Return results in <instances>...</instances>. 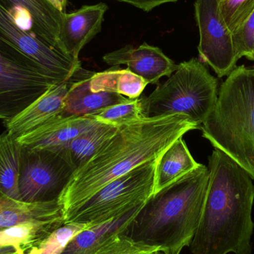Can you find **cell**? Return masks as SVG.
Segmentation results:
<instances>
[{
  "label": "cell",
  "mask_w": 254,
  "mask_h": 254,
  "mask_svg": "<svg viewBox=\"0 0 254 254\" xmlns=\"http://www.w3.org/2000/svg\"><path fill=\"white\" fill-rule=\"evenodd\" d=\"M148 84L144 79L128 68L93 73L90 78L91 89L94 92H113L128 99L140 98Z\"/></svg>",
  "instance_id": "20"
},
{
  "label": "cell",
  "mask_w": 254,
  "mask_h": 254,
  "mask_svg": "<svg viewBox=\"0 0 254 254\" xmlns=\"http://www.w3.org/2000/svg\"><path fill=\"white\" fill-rule=\"evenodd\" d=\"M200 128L215 149L228 155L254 180V67L240 65L227 76Z\"/></svg>",
  "instance_id": "4"
},
{
  "label": "cell",
  "mask_w": 254,
  "mask_h": 254,
  "mask_svg": "<svg viewBox=\"0 0 254 254\" xmlns=\"http://www.w3.org/2000/svg\"><path fill=\"white\" fill-rule=\"evenodd\" d=\"M98 123L86 116L59 115L16 140L24 147L31 149L64 146Z\"/></svg>",
  "instance_id": "15"
},
{
  "label": "cell",
  "mask_w": 254,
  "mask_h": 254,
  "mask_svg": "<svg viewBox=\"0 0 254 254\" xmlns=\"http://www.w3.org/2000/svg\"><path fill=\"white\" fill-rule=\"evenodd\" d=\"M143 204L113 220L83 230L68 242L61 254H93L116 236L124 234Z\"/></svg>",
  "instance_id": "17"
},
{
  "label": "cell",
  "mask_w": 254,
  "mask_h": 254,
  "mask_svg": "<svg viewBox=\"0 0 254 254\" xmlns=\"http://www.w3.org/2000/svg\"><path fill=\"white\" fill-rule=\"evenodd\" d=\"M0 254H19L17 251L12 246L0 248Z\"/></svg>",
  "instance_id": "31"
},
{
  "label": "cell",
  "mask_w": 254,
  "mask_h": 254,
  "mask_svg": "<svg viewBox=\"0 0 254 254\" xmlns=\"http://www.w3.org/2000/svg\"><path fill=\"white\" fill-rule=\"evenodd\" d=\"M194 7L199 31L200 61L211 67L218 77L229 75L239 59L232 33L221 16L219 0H195Z\"/></svg>",
  "instance_id": "9"
},
{
  "label": "cell",
  "mask_w": 254,
  "mask_h": 254,
  "mask_svg": "<svg viewBox=\"0 0 254 254\" xmlns=\"http://www.w3.org/2000/svg\"><path fill=\"white\" fill-rule=\"evenodd\" d=\"M204 164L152 194L124 234L137 243L170 254L190 246L204 208L209 184Z\"/></svg>",
  "instance_id": "3"
},
{
  "label": "cell",
  "mask_w": 254,
  "mask_h": 254,
  "mask_svg": "<svg viewBox=\"0 0 254 254\" xmlns=\"http://www.w3.org/2000/svg\"><path fill=\"white\" fill-rule=\"evenodd\" d=\"M156 249H158L137 243L122 234L107 242L92 254H149Z\"/></svg>",
  "instance_id": "27"
},
{
  "label": "cell",
  "mask_w": 254,
  "mask_h": 254,
  "mask_svg": "<svg viewBox=\"0 0 254 254\" xmlns=\"http://www.w3.org/2000/svg\"><path fill=\"white\" fill-rule=\"evenodd\" d=\"M58 83L33 60L0 40V119H13Z\"/></svg>",
  "instance_id": "7"
},
{
  "label": "cell",
  "mask_w": 254,
  "mask_h": 254,
  "mask_svg": "<svg viewBox=\"0 0 254 254\" xmlns=\"http://www.w3.org/2000/svg\"><path fill=\"white\" fill-rule=\"evenodd\" d=\"M64 219L58 201L26 203L13 199L0 191V231L25 222Z\"/></svg>",
  "instance_id": "18"
},
{
  "label": "cell",
  "mask_w": 254,
  "mask_h": 254,
  "mask_svg": "<svg viewBox=\"0 0 254 254\" xmlns=\"http://www.w3.org/2000/svg\"><path fill=\"white\" fill-rule=\"evenodd\" d=\"M209 184L192 254H252L253 179L222 151L208 157Z\"/></svg>",
  "instance_id": "2"
},
{
  "label": "cell",
  "mask_w": 254,
  "mask_h": 254,
  "mask_svg": "<svg viewBox=\"0 0 254 254\" xmlns=\"http://www.w3.org/2000/svg\"><path fill=\"white\" fill-rule=\"evenodd\" d=\"M158 160V159H157ZM157 160L112 181L64 216L65 223H105L143 204L154 192Z\"/></svg>",
  "instance_id": "6"
},
{
  "label": "cell",
  "mask_w": 254,
  "mask_h": 254,
  "mask_svg": "<svg viewBox=\"0 0 254 254\" xmlns=\"http://www.w3.org/2000/svg\"><path fill=\"white\" fill-rule=\"evenodd\" d=\"M92 74L93 73L88 72L83 78L72 81L67 93L61 116L83 117L131 100L113 92H94L90 87Z\"/></svg>",
  "instance_id": "16"
},
{
  "label": "cell",
  "mask_w": 254,
  "mask_h": 254,
  "mask_svg": "<svg viewBox=\"0 0 254 254\" xmlns=\"http://www.w3.org/2000/svg\"><path fill=\"white\" fill-rule=\"evenodd\" d=\"M73 77L68 81L51 86L13 119L4 121L3 125L6 127V131L17 138L61 115Z\"/></svg>",
  "instance_id": "14"
},
{
  "label": "cell",
  "mask_w": 254,
  "mask_h": 254,
  "mask_svg": "<svg viewBox=\"0 0 254 254\" xmlns=\"http://www.w3.org/2000/svg\"><path fill=\"white\" fill-rule=\"evenodd\" d=\"M199 125L182 115L143 118L119 127L86 164L77 168L58 198L64 218L112 181L158 159L164 151Z\"/></svg>",
  "instance_id": "1"
},
{
  "label": "cell",
  "mask_w": 254,
  "mask_h": 254,
  "mask_svg": "<svg viewBox=\"0 0 254 254\" xmlns=\"http://www.w3.org/2000/svg\"><path fill=\"white\" fill-rule=\"evenodd\" d=\"M103 61L111 66L127 65L129 71L149 84L158 85L161 77H170L178 66L159 48L146 43L137 47L127 46L106 54Z\"/></svg>",
  "instance_id": "13"
},
{
  "label": "cell",
  "mask_w": 254,
  "mask_h": 254,
  "mask_svg": "<svg viewBox=\"0 0 254 254\" xmlns=\"http://www.w3.org/2000/svg\"><path fill=\"white\" fill-rule=\"evenodd\" d=\"M170 254L167 253L165 251L161 250V249H156V250L153 251V252H151L150 254Z\"/></svg>",
  "instance_id": "32"
},
{
  "label": "cell",
  "mask_w": 254,
  "mask_h": 254,
  "mask_svg": "<svg viewBox=\"0 0 254 254\" xmlns=\"http://www.w3.org/2000/svg\"><path fill=\"white\" fill-rule=\"evenodd\" d=\"M107 4L83 5L71 13H64L60 24L58 43L60 49L68 56L79 59V54L102 28Z\"/></svg>",
  "instance_id": "12"
},
{
  "label": "cell",
  "mask_w": 254,
  "mask_h": 254,
  "mask_svg": "<svg viewBox=\"0 0 254 254\" xmlns=\"http://www.w3.org/2000/svg\"><path fill=\"white\" fill-rule=\"evenodd\" d=\"M0 40L33 60L58 83L68 81L82 69L80 60L68 56L35 34L19 28L10 12L1 2Z\"/></svg>",
  "instance_id": "10"
},
{
  "label": "cell",
  "mask_w": 254,
  "mask_h": 254,
  "mask_svg": "<svg viewBox=\"0 0 254 254\" xmlns=\"http://www.w3.org/2000/svg\"><path fill=\"white\" fill-rule=\"evenodd\" d=\"M52 3L54 6L61 12H65V6L67 4V0H48Z\"/></svg>",
  "instance_id": "30"
},
{
  "label": "cell",
  "mask_w": 254,
  "mask_h": 254,
  "mask_svg": "<svg viewBox=\"0 0 254 254\" xmlns=\"http://www.w3.org/2000/svg\"><path fill=\"white\" fill-rule=\"evenodd\" d=\"M22 146L7 131L0 134V191L19 200V176Z\"/></svg>",
  "instance_id": "21"
},
{
  "label": "cell",
  "mask_w": 254,
  "mask_h": 254,
  "mask_svg": "<svg viewBox=\"0 0 254 254\" xmlns=\"http://www.w3.org/2000/svg\"><path fill=\"white\" fill-rule=\"evenodd\" d=\"M65 223L64 219L25 222L0 231V248L12 246L23 254L33 244L47 237Z\"/></svg>",
  "instance_id": "22"
},
{
  "label": "cell",
  "mask_w": 254,
  "mask_h": 254,
  "mask_svg": "<svg viewBox=\"0 0 254 254\" xmlns=\"http://www.w3.org/2000/svg\"><path fill=\"white\" fill-rule=\"evenodd\" d=\"M253 56H254V52H253Z\"/></svg>",
  "instance_id": "33"
},
{
  "label": "cell",
  "mask_w": 254,
  "mask_h": 254,
  "mask_svg": "<svg viewBox=\"0 0 254 254\" xmlns=\"http://www.w3.org/2000/svg\"><path fill=\"white\" fill-rule=\"evenodd\" d=\"M219 94L218 80L204 63L192 58L179 64L176 71L147 97L141 99L145 118L182 115L203 125Z\"/></svg>",
  "instance_id": "5"
},
{
  "label": "cell",
  "mask_w": 254,
  "mask_h": 254,
  "mask_svg": "<svg viewBox=\"0 0 254 254\" xmlns=\"http://www.w3.org/2000/svg\"><path fill=\"white\" fill-rule=\"evenodd\" d=\"M119 127L98 123L65 145L76 170L91 159L98 149L108 141Z\"/></svg>",
  "instance_id": "23"
},
{
  "label": "cell",
  "mask_w": 254,
  "mask_h": 254,
  "mask_svg": "<svg viewBox=\"0 0 254 254\" xmlns=\"http://www.w3.org/2000/svg\"><path fill=\"white\" fill-rule=\"evenodd\" d=\"M182 137L172 143L157 160L154 192L179 181L200 166Z\"/></svg>",
  "instance_id": "19"
},
{
  "label": "cell",
  "mask_w": 254,
  "mask_h": 254,
  "mask_svg": "<svg viewBox=\"0 0 254 254\" xmlns=\"http://www.w3.org/2000/svg\"><path fill=\"white\" fill-rule=\"evenodd\" d=\"M114 1L128 3L137 8L141 9L143 11L149 12L161 4L176 2L178 0H114Z\"/></svg>",
  "instance_id": "29"
},
{
  "label": "cell",
  "mask_w": 254,
  "mask_h": 254,
  "mask_svg": "<svg viewBox=\"0 0 254 254\" xmlns=\"http://www.w3.org/2000/svg\"><path fill=\"white\" fill-rule=\"evenodd\" d=\"M219 2L221 16L232 34L254 12V0H219Z\"/></svg>",
  "instance_id": "26"
},
{
  "label": "cell",
  "mask_w": 254,
  "mask_h": 254,
  "mask_svg": "<svg viewBox=\"0 0 254 254\" xmlns=\"http://www.w3.org/2000/svg\"><path fill=\"white\" fill-rule=\"evenodd\" d=\"M232 35L237 58L240 60L245 57L248 60L254 61V12Z\"/></svg>",
  "instance_id": "28"
},
{
  "label": "cell",
  "mask_w": 254,
  "mask_h": 254,
  "mask_svg": "<svg viewBox=\"0 0 254 254\" xmlns=\"http://www.w3.org/2000/svg\"><path fill=\"white\" fill-rule=\"evenodd\" d=\"M19 28L35 34L54 47L58 43L61 12L48 0H0Z\"/></svg>",
  "instance_id": "11"
},
{
  "label": "cell",
  "mask_w": 254,
  "mask_h": 254,
  "mask_svg": "<svg viewBox=\"0 0 254 254\" xmlns=\"http://www.w3.org/2000/svg\"><path fill=\"white\" fill-rule=\"evenodd\" d=\"M75 170L65 145L34 149L22 146L18 183L20 201H58Z\"/></svg>",
  "instance_id": "8"
},
{
  "label": "cell",
  "mask_w": 254,
  "mask_h": 254,
  "mask_svg": "<svg viewBox=\"0 0 254 254\" xmlns=\"http://www.w3.org/2000/svg\"><path fill=\"white\" fill-rule=\"evenodd\" d=\"M99 123L121 127L145 118L142 112L140 98L116 104L86 116Z\"/></svg>",
  "instance_id": "24"
},
{
  "label": "cell",
  "mask_w": 254,
  "mask_h": 254,
  "mask_svg": "<svg viewBox=\"0 0 254 254\" xmlns=\"http://www.w3.org/2000/svg\"><path fill=\"white\" fill-rule=\"evenodd\" d=\"M89 227L90 225L84 224H64L43 240L33 244L23 254H61L74 236Z\"/></svg>",
  "instance_id": "25"
}]
</instances>
